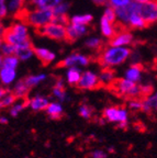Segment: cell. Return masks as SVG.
<instances>
[{
  "label": "cell",
  "instance_id": "obj_1",
  "mask_svg": "<svg viewBox=\"0 0 157 158\" xmlns=\"http://www.w3.org/2000/svg\"><path fill=\"white\" fill-rule=\"evenodd\" d=\"M132 55V51L126 46L109 45L103 49L99 57V64L102 67H114L126 62Z\"/></svg>",
  "mask_w": 157,
  "mask_h": 158
},
{
  "label": "cell",
  "instance_id": "obj_2",
  "mask_svg": "<svg viewBox=\"0 0 157 158\" xmlns=\"http://www.w3.org/2000/svg\"><path fill=\"white\" fill-rule=\"evenodd\" d=\"M20 18L27 24L34 27L35 29H41L47 23L52 22L54 19L53 9H43L35 8L33 10H22L20 13Z\"/></svg>",
  "mask_w": 157,
  "mask_h": 158
},
{
  "label": "cell",
  "instance_id": "obj_3",
  "mask_svg": "<svg viewBox=\"0 0 157 158\" xmlns=\"http://www.w3.org/2000/svg\"><path fill=\"white\" fill-rule=\"evenodd\" d=\"M108 87L111 89V91H113L116 94H118V96L124 97V98H130V99L144 98L143 87L140 86L138 82H134L126 78L116 79Z\"/></svg>",
  "mask_w": 157,
  "mask_h": 158
},
{
  "label": "cell",
  "instance_id": "obj_4",
  "mask_svg": "<svg viewBox=\"0 0 157 158\" xmlns=\"http://www.w3.org/2000/svg\"><path fill=\"white\" fill-rule=\"evenodd\" d=\"M40 30V34L55 41H65L67 40V25L61 24L55 21L47 23Z\"/></svg>",
  "mask_w": 157,
  "mask_h": 158
},
{
  "label": "cell",
  "instance_id": "obj_5",
  "mask_svg": "<svg viewBox=\"0 0 157 158\" xmlns=\"http://www.w3.org/2000/svg\"><path fill=\"white\" fill-rule=\"evenodd\" d=\"M138 12L148 24L157 22V0H148L138 3Z\"/></svg>",
  "mask_w": 157,
  "mask_h": 158
},
{
  "label": "cell",
  "instance_id": "obj_6",
  "mask_svg": "<svg viewBox=\"0 0 157 158\" xmlns=\"http://www.w3.org/2000/svg\"><path fill=\"white\" fill-rule=\"evenodd\" d=\"M102 86L100 78L97 74L92 73L91 70H86L81 74L80 80L77 84V88L83 89V90H95Z\"/></svg>",
  "mask_w": 157,
  "mask_h": 158
},
{
  "label": "cell",
  "instance_id": "obj_7",
  "mask_svg": "<svg viewBox=\"0 0 157 158\" xmlns=\"http://www.w3.org/2000/svg\"><path fill=\"white\" fill-rule=\"evenodd\" d=\"M90 63V58L86 55L79 54V53H73L69 56L65 57L63 60L58 64V67H65V68H69L73 66H87Z\"/></svg>",
  "mask_w": 157,
  "mask_h": 158
},
{
  "label": "cell",
  "instance_id": "obj_8",
  "mask_svg": "<svg viewBox=\"0 0 157 158\" xmlns=\"http://www.w3.org/2000/svg\"><path fill=\"white\" fill-rule=\"evenodd\" d=\"M103 116L110 122H128V112L123 108H116V106H111L107 108L103 111Z\"/></svg>",
  "mask_w": 157,
  "mask_h": 158
},
{
  "label": "cell",
  "instance_id": "obj_9",
  "mask_svg": "<svg viewBox=\"0 0 157 158\" xmlns=\"http://www.w3.org/2000/svg\"><path fill=\"white\" fill-rule=\"evenodd\" d=\"M87 32H88V25L77 24V23L70 22L67 25V40L66 41L74 42L77 39L83 36Z\"/></svg>",
  "mask_w": 157,
  "mask_h": 158
},
{
  "label": "cell",
  "instance_id": "obj_10",
  "mask_svg": "<svg viewBox=\"0 0 157 158\" xmlns=\"http://www.w3.org/2000/svg\"><path fill=\"white\" fill-rule=\"evenodd\" d=\"M1 36H2V41H7V42L11 43V44H13L15 46H17V47H22V46H27V45H32V43H31L30 39H28V40L21 39V37H19L18 35H15V33H13L12 31L9 29V27H7L5 31H3V29H2Z\"/></svg>",
  "mask_w": 157,
  "mask_h": 158
},
{
  "label": "cell",
  "instance_id": "obj_11",
  "mask_svg": "<svg viewBox=\"0 0 157 158\" xmlns=\"http://www.w3.org/2000/svg\"><path fill=\"white\" fill-rule=\"evenodd\" d=\"M134 36L131 32L129 31H121V32H117L116 35L110 39V45L113 46H126V45H131L133 43Z\"/></svg>",
  "mask_w": 157,
  "mask_h": 158
},
{
  "label": "cell",
  "instance_id": "obj_12",
  "mask_svg": "<svg viewBox=\"0 0 157 158\" xmlns=\"http://www.w3.org/2000/svg\"><path fill=\"white\" fill-rule=\"evenodd\" d=\"M100 31L101 34L107 39H112L117 33L116 30V22H112L108 20L106 17H101L100 19Z\"/></svg>",
  "mask_w": 157,
  "mask_h": 158
},
{
  "label": "cell",
  "instance_id": "obj_13",
  "mask_svg": "<svg viewBox=\"0 0 157 158\" xmlns=\"http://www.w3.org/2000/svg\"><path fill=\"white\" fill-rule=\"evenodd\" d=\"M35 56L43 63V65H49L55 59L56 55L54 52H52L49 49L44 48V47H36L35 48Z\"/></svg>",
  "mask_w": 157,
  "mask_h": 158
},
{
  "label": "cell",
  "instance_id": "obj_14",
  "mask_svg": "<svg viewBox=\"0 0 157 158\" xmlns=\"http://www.w3.org/2000/svg\"><path fill=\"white\" fill-rule=\"evenodd\" d=\"M30 87L27 85L24 79H20L19 81L15 85L12 89V92L18 99H25L28 98V94H29Z\"/></svg>",
  "mask_w": 157,
  "mask_h": 158
},
{
  "label": "cell",
  "instance_id": "obj_15",
  "mask_svg": "<svg viewBox=\"0 0 157 158\" xmlns=\"http://www.w3.org/2000/svg\"><path fill=\"white\" fill-rule=\"evenodd\" d=\"M99 78L103 86H109L116 80V72L112 69V67H103Z\"/></svg>",
  "mask_w": 157,
  "mask_h": 158
},
{
  "label": "cell",
  "instance_id": "obj_16",
  "mask_svg": "<svg viewBox=\"0 0 157 158\" xmlns=\"http://www.w3.org/2000/svg\"><path fill=\"white\" fill-rule=\"evenodd\" d=\"M20 58L17 55H1L0 58V68H12L17 69Z\"/></svg>",
  "mask_w": 157,
  "mask_h": 158
},
{
  "label": "cell",
  "instance_id": "obj_17",
  "mask_svg": "<svg viewBox=\"0 0 157 158\" xmlns=\"http://www.w3.org/2000/svg\"><path fill=\"white\" fill-rule=\"evenodd\" d=\"M142 66L140 64H133L130 68L125 72V78L129 80H132L134 82H138L142 77Z\"/></svg>",
  "mask_w": 157,
  "mask_h": 158
},
{
  "label": "cell",
  "instance_id": "obj_18",
  "mask_svg": "<svg viewBox=\"0 0 157 158\" xmlns=\"http://www.w3.org/2000/svg\"><path fill=\"white\" fill-rule=\"evenodd\" d=\"M9 29L18 35L21 39L28 40L29 39V30H28V25L25 22H15L9 27Z\"/></svg>",
  "mask_w": 157,
  "mask_h": 158
},
{
  "label": "cell",
  "instance_id": "obj_19",
  "mask_svg": "<svg viewBox=\"0 0 157 158\" xmlns=\"http://www.w3.org/2000/svg\"><path fill=\"white\" fill-rule=\"evenodd\" d=\"M146 25H147V23L145 22V20L136 10L131 13L130 20H129V27H133V29H143Z\"/></svg>",
  "mask_w": 157,
  "mask_h": 158
},
{
  "label": "cell",
  "instance_id": "obj_20",
  "mask_svg": "<svg viewBox=\"0 0 157 158\" xmlns=\"http://www.w3.org/2000/svg\"><path fill=\"white\" fill-rule=\"evenodd\" d=\"M46 113L52 120H59L63 116V108L57 102H51L46 109Z\"/></svg>",
  "mask_w": 157,
  "mask_h": 158
},
{
  "label": "cell",
  "instance_id": "obj_21",
  "mask_svg": "<svg viewBox=\"0 0 157 158\" xmlns=\"http://www.w3.org/2000/svg\"><path fill=\"white\" fill-rule=\"evenodd\" d=\"M20 60H29L33 55H35V48H33L32 45H27V46L22 47H17V53H15Z\"/></svg>",
  "mask_w": 157,
  "mask_h": 158
},
{
  "label": "cell",
  "instance_id": "obj_22",
  "mask_svg": "<svg viewBox=\"0 0 157 158\" xmlns=\"http://www.w3.org/2000/svg\"><path fill=\"white\" fill-rule=\"evenodd\" d=\"M49 102L45 97L37 96L30 100V106L34 110V111H42V110H46L49 106Z\"/></svg>",
  "mask_w": 157,
  "mask_h": 158
},
{
  "label": "cell",
  "instance_id": "obj_23",
  "mask_svg": "<svg viewBox=\"0 0 157 158\" xmlns=\"http://www.w3.org/2000/svg\"><path fill=\"white\" fill-rule=\"evenodd\" d=\"M66 76H67V82H68L70 86H77V84L79 82L80 77H81L80 69L77 66L69 67Z\"/></svg>",
  "mask_w": 157,
  "mask_h": 158
},
{
  "label": "cell",
  "instance_id": "obj_24",
  "mask_svg": "<svg viewBox=\"0 0 157 158\" xmlns=\"http://www.w3.org/2000/svg\"><path fill=\"white\" fill-rule=\"evenodd\" d=\"M17 76L15 69L12 68H0V78L3 85H10L13 82Z\"/></svg>",
  "mask_w": 157,
  "mask_h": 158
},
{
  "label": "cell",
  "instance_id": "obj_25",
  "mask_svg": "<svg viewBox=\"0 0 157 158\" xmlns=\"http://www.w3.org/2000/svg\"><path fill=\"white\" fill-rule=\"evenodd\" d=\"M64 0H31L32 6L35 8H43V9H54Z\"/></svg>",
  "mask_w": 157,
  "mask_h": 158
},
{
  "label": "cell",
  "instance_id": "obj_26",
  "mask_svg": "<svg viewBox=\"0 0 157 158\" xmlns=\"http://www.w3.org/2000/svg\"><path fill=\"white\" fill-rule=\"evenodd\" d=\"M53 96L56 97L58 100L61 101H64L65 98H66V90H65L64 81L62 79H57L56 84L53 87Z\"/></svg>",
  "mask_w": 157,
  "mask_h": 158
},
{
  "label": "cell",
  "instance_id": "obj_27",
  "mask_svg": "<svg viewBox=\"0 0 157 158\" xmlns=\"http://www.w3.org/2000/svg\"><path fill=\"white\" fill-rule=\"evenodd\" d=\"M46 78H47V76L45 74L30 75V76H28L27 78H24V80H25V82H27L28 86H29L30 88H32V87H35L39 84H41L42 81H44Z\"/></svg>",
  "mask_w": 157,
  "mask_h": 158
},
{
  "label": "cell",
  "instance_id": "obj_28",
  "mask_svg": "<svg viewBox=\"0 0 157 158\" xmlns=\"http://www.w3.org/2000/svg\"><path fill=\"white\" fill-rule=\"evenodd\" d=\"M93 17L89 13H83V15H75L70 18L71 23H77V24H85L88 25L92 21Z\"/></svg>",
  "mask_w": 157,
  "mask_h": 158
},
{
  "label": "cell",
  "instance_id": "obj_29",
  "mask_svg": "<svg viewBox=\"0 0 157 158\" xmlns=\"http://www.w3.org/2000/svg\"><path fill=\"white\" fill-rule=\"evenodd\" d=\"M24 1L25 0H9L7 3L9 12H11V13L21 12L23 6H24Z\"/></svg>",
  "mask_w": 157,
  "mask_h": 158
},
{
  "label": "cell",
  "instance_id": "obj_30",
  "mask_svg": "<svg viewBox=\"0 0 157 158\" xmlns=\"http://www.w3.org/2000/svg\"><path fill=\"white\" fill-rule=\"evenodd\" d=\"M28 106H30V100L28 98L22 99V102H20V103H15L12 106V108L10 109V114L12 116H17L20 112L22 111L23 109H25Z\"/></svg>",
  "mask_w": 157,
  "mask_h": 158
},
{
  "label": "cell",
  "instance_id": "obj_31",
  "mask_svg": "<svg viewBox=\"0 0 157 158\" xmlns=\"http://www.w3.org/2000/svg\"><path fill=\"white\" fill-rule=\"evenodd\" d=\"M0 51H1V55H5V56L6 55H15V53H17V46L7 42V41H1Z\"/></svg>",
  "mask_w": 157,
  "mask_h": 158
},
{
  "label": "cell",
  "instance_id": "obj_32",
  "mask_svg": "<svg viewBox=\"0 0 157 158\" xmlns=\"http://www.w3.org/2000/svg\"><path fill=\"white\" fill-rule=\"evenodd\" d=\"M1 98V102H0V106H1V108H6V106H11L15 104V100H17V97L15 96V94H13L12 91L8 92V94H6L5 96L0 97Z\"/></svg>",
  "mask_w": 157,
  "mask_h": 158
},
{
  "label": "cell",
  "instance_id": "obj_33",
  "mask_svg": "<svg viewBox=\"0 0 157 158\" xmlns=\"http://www.w3.org/2000/svg\"><path fill=\"white\" fill-rule=\"evenodd\" d=\"M85 45H86V47H88V48L95 51V49L101 48V46H102V41H101V39H99V37L92 36L86 40Z\"/></svg>",
  "mask_w": 157,
  "mask_h": 158
},
{
  "label": "cell",
  "instance_id": "obj_34",
  "mask_svg": "<svg viewBox=\"0 0 157 158\" xmlns=\"http://www.w3.org/2000/svg\"><path fill=\"white\" fill-rule=\"evenodd\" d=\"M68 10H69V3L63 1V2H61L58 6H56V7L53 9V11H54L55 15H67Z\"/></svg>",
  "mask_w": 157,
  "mask_h": 158
},
{
  "label": "cell",
  "instance_id": "obj_35",
  "mask_svg": "<svg viewBox=\"0 0 157 158\" xmlns=\"http://www.w3.org/2000/svg\"><path fill=\"white\" fill-rule=\"evenodd\" d=\"M93 113V109L90 106H86V104H83L79 108V115L83 116V118H89L92 116Z\"/></svg>",
  "mask_w": 157,
  "mask_h": 158
},
{
  "label": "cell",
  "instance_id": "obj_36",
  "mask_svg": "<svg viewBox=\"0 0 157 158\" xmlns=\"http://www.w3.org/2000/svg\"><path fill=\"white\" fill-rule=\"evenodd\" d=\"M103 17H106L108 20H110V21H112V22H117V12H116V9L113 7H111V6H109V7L106 8V10H104V12H103Z\"/></svg>",
  "mask_w": 157,
  "mask_h": 158
},
{
  "label": "cell",
  "instance_id": "obj_37",
  "mask_svg": "<svg viewBox=\"0 0 157 158\" xmlns=\"http://www.w3.org/2000/svg\"><path fill=\"white\" fill-rule=\"evenodd\" d=\"M142 100H138V99H130V101H129V108H130L132 111H140V110H142L143 109Z\"/></svg>",
  "mask_w": 157,
  "mask_h": 158
},
{
  "label": "cell",
  "instance_id": "obj_38",
  "mask_svg": "<svg viewBox=\"0 0 157 158\" xmlns=\"http://www.w3.org/2000/svg\"><path fill=\"white\" fill-rule=\"evenodd\" d=\"M131 1H132V0H108L107 3H108L109 6H111V7H113L114 9H117V8L128 6Z\"/></svg>",
  "mask_w": 157,
  "mask_h": 158
},
{
  "label": "cell",
  "instance_id": "obj_39",
  "mask_svg": "<svg viewBox=\"0 0 157 158\" xmlns=\"http://www.w3.org/2000/svg\"><path fill=\"white\" fill-rule=\"evenodd\" d=\"M53 21L57 23H61V24H64V25H68V18H67L66 15H54V19Z\"/></svg>",
  "mask_w": 157,
  "mask_h": 158
},
{
  "label": "cell",
  "instance_id": "obj_40",
  "mask_svg": "<svg viewBox=\"0 0 157 158\" xmlns=\"http://www.w3.org/2000/svg\"><path fill=\"white\" fill-rule=\"evenodd\" d=\"M9 13V9H8V5L6 3V0H0V17L5 18Z\"/></svg>",
  "mask_w": 157,
  "mask_h": 158
},
{
  "label": "cell",
  "instance_id": "obj_41",
  "mask_svg": "<svg viewBox=\"0 0 157 158\" xmlns=\"http://www.w3.org/2000/svg\"><path fill=\"white\" fill-rule=\"evenodd\" d=\"M146 99H147V101H148V103H150L152 110H155V109L157 110V92L153 94V96L147 97Z\"/></svg>",
  "mask_w": 157,
  "mask_h": 158
},
{
  "label": "cell",
  "instance_id": "obj_42",
  "mask_svg": "<svg viewBox=\"0 0 157 158\" xmlns=\"http://www.w3.org/2000/svg\"><path fill=\"white\" fill-rule=\"evenodd\" d=\"M91 157L92 158H107V155L101 151H95L91 153Z\"/></svg>",
  "mask_w": 157,
  "mask_h": 158
},
{
  "label": "cell",
  "instance_id": "obj_43",
  "mask_svg": "<svg viewBox=\"0 0 157 158\" xmlns=\"http://www.w3.org/2000/svg\"><path fill=\"white\" fill-rule=\"evenodd\" d=\"M91 1L95 2L96 5H104V3H107L108 0H91Z\"/></svg>",
  "mask_w": 157,
  "mask_h": 158
},
{
  "label": "cell",
  "instance_id": "obj_44",
  "mask_svg": "<svg viewBox=\"0 0 157 158\" xmlns=\"http://www.w3.org/2000/svg\"><path fill=\"white\" fill-rule=\"evenodd\" d=\"M0 122H1L2 124H7V123H8V120H7L6 118H3V116H2V118H0Z\"/></svg>",
  "mask_w": 157,
  "mask_h": 158
},
{
  "label": "cell",
  "instance_id": "obj_45",
  "mask_svg": "<svg viewBox=\"0 0 157 158\" xmlns=\"http://www.w3.org/2000/svg\"><path fill=\"white\" fill-rule=\"evenodd\" d=\"M133 1H136V2H145V1H148V0H133Z\"/></svg>",
  "mask_w": 157,
  "mask_h": 158
}]
</instances>
